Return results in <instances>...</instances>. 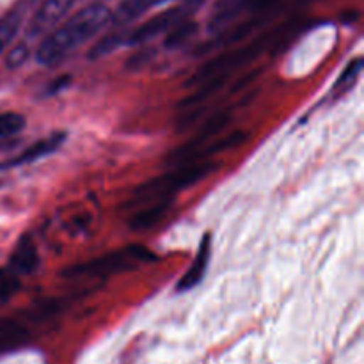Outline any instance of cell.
Instances as JSON below:
<instances>
[{"mask_svg":"<svg viewBox=\"0 0 364 364\" xmlns=\"http://www.w3.org/2000/svg\"><path fill=\"white\" fill-rule=\"evenodd\" d=\"M361 70H363V57H355V59H352L350 63H348V66L343 70V73L340 75V78L336 80V85H334V91H333L334 95L340 96L343 95V92H347L348 89L354 85V82L358 80Z\"/></svg>","mask_w":364,"mask_h":364,"instance_id":"obj_13","label":"cell"},{"mask_svg":"<svg viewBox=\"0 0 364 364\" xmlns=\"http://www.w3.org/2000/svg\"><path fill=\"white\" fill-rule=\"evenodd\" d=\"M230 121H231L230 110H220V112H215L213 116L208 117V121H206L205 127L201 128V132H199L196 139L201 141L203 144H206V142H210V139H212L213 135L220 134V132L228 127Z\"/></svg>","mask_w":364,"mask_h":364,"instance_id":"obj_12","label":"cell"},{"mask_svg":"<svg viewBox=\"0 0 364 364\" xmlns=\"http://www.w3.org/2000/svg\"><path fill=\"white\" fill-rule=\"evenodd\" d=\"M155 259L151 251L141 247V245H132V247L123 249L119 252H112L103 258L92 259V262L84 263V265L73 267L71 270L64 272V276H110L114 272H121V270L132 269L141 263L151 262Z\"/></svg>","mask_w":364,"mask_h":364,"instance_id":"obj_2","label":"cell"},{"mask_svg":"<svg viewBox=\"0 0 364 364\" xmlns=\"http://www.w3.org/2000/svg\"><path fill=\"white\" fill-rule=\"evenodd\" d=\"M149 57H153L151 50H142V52L135 53V55L128 60V68H134V70H137V68H141L142 64L149 59Z\"/></svg>","mask_w":364,"mask_h":364,"instance_id":"obj_20","label":"cell"},{"mask_svg":"<svg viewBox=\"0 0 364 364\" xmlns=\"http://www.w3.org/2000/svg\"><path fill=\"white\" fill-rule=\"evenodd\" d=\"M192 4H187V6L173 7V9H167L164 13L156 14L151 20L144 21L142 25H139L135 31H132L127 38V45H141V43L149 41L155 36L162 34V32L171 31L174 25H178L180 21L188 20V14L192 13Z\"/></svg>","mask_w":364,"mask_h":364,"instance_id":"obj_3","label":"cell"},{"mask_svg":"<svg viewBox=\"0 0 364 364\" xmlns=\"http://www.w3.org/2000/svg\"><path fill=\"white\" fill-rule=\"evenodd\" d=\"M155 0H123V2L117 6V9L114 13H110V21L116 27L121 25H127L130 21L137 20L142 13L149 9L151 6H155Z\"/></svg>","mask_w":364,"mask_h":364,"instance_id":"obj_10","label":"cell"},{"mask_svg":"<svg viewBox=\"0 0 364 364\" xmlns=\"http://www.w3.org/2000/svg\"><path fill=\"white\" fill-rule=\"evenodd\" d=\"M155 2H156V4H160V2H166V0H155Z\"/></svg>","mask_w":364,"mask_h":364,"instance_id":"obj_21","label":"cell"},{"mask_svg":"<svg viewBox=\"0 0 364 364\" xmlns=\"http://www.w3.org/2000/svg\"><path fill=\"white\" fill-rule=\"evenodd\" d=\"M64 141H66V134H64V132H55V134L48 135V137L41 139V141L28 146L27 149H23V151H21L20 155L14 156V159H9L6 160V162L0 164V169H13V167L25 166V164L38 162V160L45 159V156L57 151Z\"/></svg>","mask_w":364,"mask_h":364,"instance_id":"obj_5","label":"cell"},{"mask_svg":"<svg viewBox=\"0 0 364 364\" xmlns=\"http://www.w3.org/2000/svg\"><path fill=\"white\" fill-rule=\"evenodd\" d=\"M20 276H16L9 267L0 269V304L13 299V295L20 290Z\"/></svg>","mask_w":364,"mask_h":364,"instance_id":"obj_15","label":"cell"},{"mask_svg":"<svg viewBox=\"0 0 364 364\" xmlns=\"http://www.w3.org/2000/svg\"><path fill=\"white\" fill-rule=\"evenodd\" d=\"M21 25L20 13H9L4 18H0V53L9 46L14 36L18 34V28Z\"/></svg>","mask_w":364,"mask_h":364,"instance_id":"obj_14","label":"cell"},{"mask_svg":"<svg viewBox=\"0 0 364 364\" xmlns=\"http://www.w3.org/2000/svg\"><path fill=\"white\" fill-rule=\"evenodd\" d=\"M110 21V9L103 4H91L50 32L36 52V60L43 66L59 64L68 53L95 38Z\"/></svg>","mask_w":364,"mask_h":364,"instance_id":"obj_1","label":"cell"},{"mask_svg":"<svg viewBox=\"0 0 364 364\" xmlns=\"http://www.w3.org/2000/svg\"><path fill=\"white\" fill-rule=\"evenodd\" d=\"M25 117L18 112L0 114V139L13 137L25 128Z\"/></svg>","mask_w":364,"mask_h":364,"instance_id":"obj_16","label":"cell"},{"mask_svg":"<svg viewBox=\"0 0 364 364\" xmlns=\"http://www.w3.org/2000/svg\"><path fill=\"white\" fill-rule=\"evenodd\" d=\"M196 32H198V23L192 20H183L171 28L169 34H167V38H166V41H164V45H166V48H169V50L180 48V46L185 45V43H187L188 39L196 34Z\"/></svg>","mask_w":364,"mask_h":364,"instance_id":"obj_11","label":"cell"},{"mask_svg":"<svg viewBox=\"0 0 364 364\" xmlns=\"http://www.w3.org/2000/svg\"><path fill=\"white\" fill-rule=\"evenodd\" d=\"M169 206H171V199H166V201L153 203V205H148L142 210H139V212H135V215L132 217L130 220L132 230L144 231V230H149V228L156 226V224L164 219V215L169 212Z\"/></svg>","mask_w":364,"mask_h":364,"instance_id":"obj_9","label":"cell"},{"mask_svg":"<svg viewBox=\"0 0 364 364\" xmlns=\"http://www.w3.org/2000/svg\"><path fill=\"white\" fill-rule=\"evenodd\" d=\"M75 0H45L28 25V36L36 38L55 27L73 7Z\"/></svg>","mask_w":364,"mask_h":364,"instance_id":"obj_4","label":"cell"},{"mask_svg":"<svg viewBox=\"0 0 364 364\" xmlns=\"http://www.w3.org/2000/svg\"><path fill=\"white\" fill-rule=\"evenodd\" d=\"M70 82H71L70 75H63V77H57L55 80H52L48 85H46L45 95L46 96L57 95V92H60V91H63V89H66L68 85H70Z\"/></svg>","mask_w":364,"mask_h":364,"instance_id":"obj_19","label":"cell"},{"mask_svg":"<svg viewBox=\"0 0 364 364\" xmlns=\"http://www.w3.org/2000/svg\"><path fill=\"white\" fill-rule=\"evenodd\" d=\"M28 341V331L16 320H0V354L14 350Z\"/></svg>","mask_w":364,"mask_h":364,"instance_id":"obj_8","label":"cell"},{"mask_svg":"<svg viewBox=\"0 0 364 364\" xmlns=\"http://www.w3.org/2000/svg\"><path fill=\"white\" fill-rule=\"evenodd\" d=\"M39 265V256L36 251L34 242L31 237H21L18 242L16 249H14L13 256H11L9 269L13 270L16 276H25V274H32Z\"/></svg>","mask_w":364,"mask_h":364,"instance_id":"obj_7","label":"cell"},{"mask_svg":"<svg viewBox=\"0 0 364 364\" xmlns=\"http://www.w3.org/2000/svg\"><path fill=\"white\" fill-rule=\"evenodd\" d=\"M124 41H127V38H124L123 34H117V32L105 36V38L100 39V41L89 50V59H100V57L103 55H109L110 52H114V50H116L117 46L123 45Z\"/></svg>","mask_w":364,"mask_h":364,"instance_id":"obj_17","label":"cell"},{"mask_svg":"<svg viewBox=\"0 0 364 364\" xmlns=\"http://www.w3.org/2000/svg\"><path fill=\"white\" fill-rule=\"evenodd\" d=\"M210 252H212V240H210V235L206 233L205 237H203L201 245H199L198 256H196L194 262H192L191 269H188L187 272L183 274V277L178 281V284H176L178 291H188L201 283L203 277H205V274H206V269H208Z\"/></svg>","mask_w":364,"mask_h":364,"instance_id":"obj_6","label":"cell"},{"mask_svg":"<svg viewBox=\"0 0 364 364\" xmlns=\"http://www.w3.org/2000/svg\"><path fill=\"white\" fill-rule=\"evenodd\" d=\"M27 57H28V46L23 45V43H20V45H16L9 53H7V59H6L7 68H9V70H16V68H20L21 64L27 60Z\"/></svg>","mask_w":364,"mask_h":364,"instance_id":"obj_18","label":"cell"}]
</instances>
